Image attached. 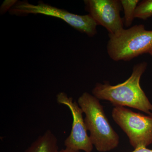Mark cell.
I'll return each instance as SVG.
<instances>
[{
  "label": "cell",
  "mask_w": 152,
  "mask_h": 152,
  "mask_svg": "<svg viewBox=\"0 0 152 152\" xmlns=\"http://www.w3.org/2000/svg\"><path fill=\"white\" fill-rule=\"evenodd\" d=\"M148 63L142 62L134 66L130 77L124 82L112 86L107 82L97 83L92 95L99 100H105L115 106L129 107L152 116V104L140 85L141 78L146 70Z\"/></svg>",
  "instance_id": "obj_1"
},
{
  "label": "cell",
  "mask_w": 152,
  "mask_h": 152,
  "mask_svg": "<svg viewBox=\"0 0 152 152\" xmlns=\"http://www.w3.org/2000/svg\"><path fill=\"white\" fill-rule=\"evenodd\" d=\"M77 102L85 114V125L96 150L108 152L117 148L119 136L109 122L99 100L86 92L79 97Z\"/></svg>",
  "instance_id": "obj_2"
},
{
  "label": "cell",
  "mask_w": 152,
  "mask_h": 152,
  "mask_svg": "<svg viewBox=\"0 0 152 152\" xmlns=\"http://www.w3.org/2000/svg\"><path fill=\"white\" fill-rule=\"evenodd\" d=\"M108 55L115 61H128L152 51V31L144 25L123 29L115 34H109Z\"/></svg>",
  "instance_id": "obj_3"
},
{
  "label": "cell",
  "mask_w": 152,
  "mask_h": 152,
  "mask_svg": "<svg viewBox=\"0 0 152 152\" xmlns=\"http://www.w3.org/2000/svg\"><path fill=\"white\" fill-rule=\"evenodd\" d=\"M9 12L11 15L18 16L42 14L56 17L88 37H93L97 34L98 25L89 14L82 15L71 13L64 9L58 8L43 2H39L37 4L34 5L26 1H17Z\"/></svg>",
  "instance_id": "obj_4"
},
{
  "label": "cell",
  "mask_w": 152,
  "mask_h": 152,
  "mask_svg": "<svg viewBox=\"0 0 152 152\" xmlns=\"http://www.w3.org/2000/svg\"><path fill=\"white\" fill-rule=\"evenodd\" d=\"M112 116L134 149L152 144V116L133 112L126 107L115 106Z\"/></svg>",
  "instance_id": "obj_5"
},
{
  "label": "cell",
  "mask_w": 152,
  "mask_h": 152,
  "mask_svg": "<svg viewBox=\"0 0 152 152\" xmlns=\"http://www.w3.org/2000/svg\"><path fill=\"white\" fill-rule=\"evenodd\" d=\"M57 102L64 105L69 108L73 118L72 125L70 134L64 141L66 148L75 151L92 152L93 145L83 117V112L78 102L69 97L66 93L60 92L56 96Z\"/></svg>",
  "instance_id": "obj_6"
},
{
  "label": "cell",
  "mask_w": 152,
  "mask_h": 152,
  "mask_svg": "<svg viewBox=\"0 0 152 152\" xmlns=\"http://www.w3.org/2000/svg\"><path fill=\"white\" fill-rule=\"evenodd\" d=\"M85 8L99 25L105 28L110 34H115L124 29L121 18L122 7L119 0H86Z\"/></svg>",
  "instance_id": "obj_7"
},
{
  "label": "cell",
  "mask_w": 152,
  "mask_h": 152,
  "mask_svg": "<svg viewBox=\"0 0 152 152\" xmlns=\"http://www.w3.org/2000/svg\"><path fill=\"white\" fill-rule=\"evenodd\" d=\"M58 140L51 131L38 137L24 152H58Z\"/></svg>",
  "instance_id": "obj_8"
},
{
  "label": "cell",
  "mask_w": 152,
  "mask_h": 152,
  "mask_svg": "<svg viewBox=\"0 0 152 152\" xmlns=\"http://www.w3.org/2000/svg\"><path fill=\"white\" fill-rule=\"evenodd\" d=\"M124 13V24L126 27L132 26L135 18L136 9L140 3L139 0H121Z\"/></svg>",
  "instance_id": "obj_9"
},
{
  "label": "cell",
  "mask_w": 152,
  "mask_h": 152,
  "mask_svg": "<svg viewBox=\"0 0 152 152\" xmlns=\"http://www.w3.org/2000/svg\"><path fill=\"white\" fill-rule=\"evenodd\" d=\"M152 17V0H144L140 2L136 9L135 18L143 20Z\"/></svg>",
  "instance_id": "obj_10"
},
{
  "label": "cell",
  "mask_w": 152,
  "mask_h": 152,
  "mask_svg": "<svg viewBox=\"0 0 152 152\" xmlns=\"http://www.w3.org/2000/svg\"><path fill=\"white\" fill-rule=\"evenodd\" d=\"M17 1H4L1 8V12L4 13L7 10L10 11Z\"/></svg>",
  "instance_id": "obj_11"
},
{
  "label": "cell",
  "mask_w": 152,
  "mask_h": 152,
  "mask_svg": "<svg viewBox=\"0 0 152 152\" xmlns=\"http://www.w3.org/2000/svg\"><path fill=\"white\" fill-rule=\"evenodd\" d=\"M131 152H152V150L148 148L147 147H140L135 149L134 151Z\"/></svg>",
  "instance_id": "obj_12"
},
{
  "label": "cell",
  "mask_w": 152,
  "mask_h": 152,
  "mask_svg": "<svg viewBox=\"0 0 152 152\" xmlns=\"http://www.w3.org/2000/svg\"><path fill=\"white\" fill-rule=\"evenodd\" d=\"M58 152H80V151H75V150L71 149L65 148L59 151Z\"/></svg>",
  "instance_id": "obj_13"
},
{
  "label": "cell",
  "mask_w": 152,
  "mask_h": 152,
  "mask_svg": "<svg viewBox=\"0 0 152 152\" xmlns=\"http://www.w3.org/2000/svg\"><path fill=\"white\" fill-rule=\"evenodd\" d=\"M149 54L151 55V56L152 57V51L151 52V53H150Z\"/></svg>",
  "instance_id": "obj_14"
}]
</instances>
